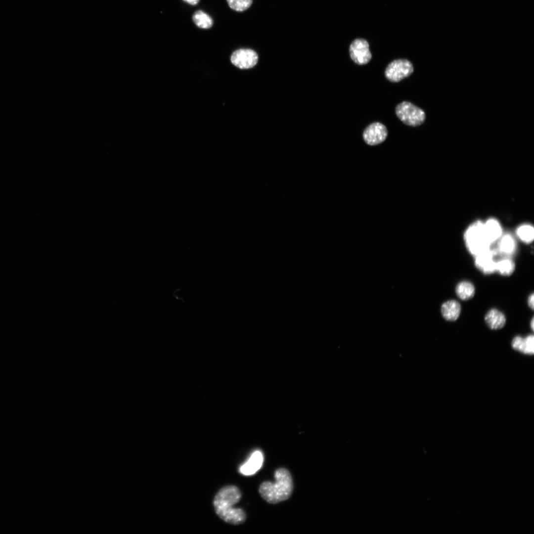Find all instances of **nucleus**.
<instances>
[{"mask_svg": "<svg viewBox=\"0 0 534 534\" xmlns=\"http://www.w3.org/2000/svg\"><path fill=\"white\" fill-rule=\"evenodd\" d=\"M461 308L460 304L455 300H449L443 304L441 307V313L443 317L447 321H455L459 317L461 313Z\"/></svg>", "mask_w": 534, "mask_h": 534, "instance_id": "ddd939ff", "label": "nucleus"}, {"mask_svg": "<svg viewBox=\"0 0 534 534\" xmlns=\"http://www.w3.org/2000/svg\"><path fill=\"white\" fill-rule=\"evenodd\" d=\"M498 243V249L500 252L504 255L513 254L515 249V242L514 238L509 234L501 236Z\"/></svg>", "mask_w": 534, "mask_h": 534, "instance_id": "f3484780", "label": "nucleus"}, {"mask_svg": "<svg viewBox=\"0 0 534 534\" xmlns=\"http://www.w3.org/2000/svg\"><path fill=\"white\" fill-rule=\"evenodd\" d=\"M258 56L252 49L241 48L234 51L230 57L231 63L242 69L254 67L257 63Z\"/></svg>", "mask_w": 534, "mask_h": 534, "instance_id": "6e6552de", "label": "nucleus"}, {"mask_svg": "<svg viewBox=\"0 0 534 534\" xmlns=\"http://www.w3.org/2000/svg\"><path fill=\"white\" fill-rule=\"evenodd\" d=\"M275 482L264 481L259 488L262 498L270 504H276L288 499L293 490V481L290 471L285 468L277 469L274 473Z\"/></svg>", "mask_w": 534, "mask_h": 534, "instance_id": "f03ea898", "label": "nucleus"}, {"mask_svg": "<svg viewBox=\"0 0 534 534\" xmlns=\"http://www.w3.org/2000/svg\"><path fill=\"white\" fill-rule=\"evenodd\" d=\"M413 70V66L409 60L406 59H398L388 65L384 74L388 81L397 83L410 76Z\"/></svg>", "mask_w": 534, "mask_h": 534, "instance_id": "39448f33", "label": "nucleus"}, {"mask_svg": "<svg viewBox=\"0 0 534 534\" xmlns=\"http://www.w3.org/2000/svg\"><path fill=\"white\" fill-rule=\"evenodd\" d=\"M185 2L191 4L195 5L198 3L200 0H183Z\"/></svg>", "mask_w": 534, "mask_h": 534, "instance_id": "4be33fe9", "label": "nucleus"}, {"mask_svg": "<svg viewBox=\"0 0 534 534\" xmlns=\"http://www.w3.org/2000/svg\"><path fill=\"white\" fill-rule=\"evenodd\" d=\"M513 349L523 354L533 355L534 354V337L529 335L526 338L520 336L514 337L511 342Z\"/></svg>", "mask_w": 534, "mask_h": 534, "instance_id": "9b49d317", "label": "nucleus"}, {"mask_svg": "<svg viewBox=\"0 0 534 534\" xmlns=\"http://www.w3.org/2000/svg\"><path fill=\"white\" fill-rule=\"evenodd\" d=\"M263 460L262 452L256 450L251 454L248 460L240 467L239 472L244 475H252L261 468Z\"/></svg>", "mask_w": 534, "mask_h": 534, "instance_id": "9d476101", "label": "nucleus"}, {"mask_svg": "<svg viewBox=\"0 0 534 534\" xmlns=\"http://www.w3.org/2000/svg\"><path fill=\"white\" fill-rule=\"evenodd\" d=\"M485 321L490 329L498 330L504 326L506 319L502 312L497 309H492L487 312L485 316Z\"/></svg>", "mask_w": 534, "mask_h": 534, "instance_id": "f8f14e48", "label": "nucleus"}, {"mask_svg": "<svg viewBox=\"0 0 534 534\" xmlns=\"http://www.w3.org/2000/svg\"><path fill=\"white\" fill-rule=\"evenodd\" d=\"M388 136L386 126L380 122H374L368 125L363 132V138L365 143L373 146L384 141Z\"/></svg>", "mask_w": 534, "mask_h": 534, "instance_id": "0eeeda50", "label": "nucleus"}, {"mask_svg": "<svg viewBox=\"0 0 534 534\" xmlns=\"http://www.w3.org/2000/svg\"><path fill=\"white\" fill-rule=\"evenodd\" d=\"M193 21L198 27L202 29L210 28L213 21L211 16L202 10H197L192 16Z\"/></svg>", "mask_w": 534, "mask_h": 534, "instance_id": "a211bd4d", "label": "nucleus"}, {"mask_svg": "<svg viewBox=\"0 0 534 534\" xmlns=\"http://www.w3.org/2000/svg\"><path fill=\"white\" fill-rule=\"evenodd\" d=\"M483 226L487 237L491 244L501 236L502 228L496 220L490 219L483 223Z\"/></svg>", "mask_w": 534, "mask_h": 534, "instance_id": "4468645a", "label": "nucleus"}, {"mask_svg": "<svg viewBox=\"0 0 534 534\" xmlns=\"http://www.w3.org/2000/svg\"><path fill=\"white\" fill-rule=\"evenodd\" d=\"M464 238L467 250L474 256L490 249L491 243L487 237L482 222H475L470 226Z\"/></svg>", "mask_w": 534, "mask_h": 534, "instance_id": "7ed1b4c3", "label": "nucleus"}, {"mask_svg": "<svg viewBox=\"0 0 534 534\" xmlns=\"http://www.w3.org/2000/svg\"><path fill=\"white\" fill-rule=\"evenodd\" d=\"M229 6L236 11H243L252 4L253 0H226Z\"/></svg>", "mask_w": 534, "mask_h": 534, "instance_id": "aec40b11", "label": "nucleus"}, {"mask_svg": "<svg viewBox=\"0 0 534 534\" xmlns=\"http://www.w3.org/2000/svg\"><path fill=\"white\" fill-rule=\"evenodd\" d=\"M351 58L356 64H366L371 60L372 54L368 42L363 39H356L352 42L349 47Z\"/></svg>", "mask_w": 534, "mask_h": 534, "instance_id": "423d86ee", "label": "nucleus"}, {"mask_svg": "<svg viewBox=\"0 0 534 534\" xmlns=\"http://www.w3.org/2000/svg\"><path fill=\"white\" fill-rule=\"evenodd\" d=\"M534 318H532V320H531V323H530V324H531V326L532 329L533 330H534Z\"/></svg>", "mask_w": 534, "mask_h": 534, "instance_id": "5701e85b", "label": "nucleus"}, {"mask_svg": "<svg viewBox=\"0 0 534 534\" xmlns=\"http://www.w3.org/2000/svg\"><path fill=\"white\" fill-rule=\"evenodd\" d=\"M517 234L521 241L530 243L534 238V229L530 225H523L517 229Z\"/></svg>", "mask_w": 534, "mask_h": 534, "instance_id": "6ab92c4d", "label": "nucleus"}, {"mask_svg": "<svg viewBox=\"0 0 534 534\" xmlns=\"http://www.w3.org/2000/svg\"><path fill=\"white\" fill-rule=\"evenodd\" d=\"M455 292L460 299L466 301L471 299L475 292V287L468 281H461L456 286Z\"/></svg>", "mask_w": 534, "mask_h": 534, "instance_id": "2eb2a0df", "label": "nucleus"}, {"mask_svg": "<svg viewBox=\"0 0 534 534\" xmlns=\"http://www.w3.org/2000/svg\"><path fill=\"white\" fill-rule=\"evenodd\" d=\"M241 497L240 490L235 486H227L220 489L213 501L217 515L224 522L232 525L243 523L246 519L245 512L241 508L233 507Z\"/></svg>", "mask_w": 534, "mask_h": 534, "instance_id": "f257e3e1", "label": "nucleus"}, {"mask_svg": "<svg viewBox=\"0 0 534 534\" xmlns=\"http://www.w3.org/2000/svg\"><path fill=\"white\" fill-rule=\"evenodd\" d=\"M514 262L509 258H503L496 262L495 271L503 276L511 275L515 270Z\"/></svg>", "mask_w": 534, "mask_h": 534, "instance_id": "dca6fc26", "label": "nucleus"}, {"mask_svg": "<svg viewBox=\"0 0 534 534\" xmlns=\"http://www.w3.org/2000/svg\"><path fill=\"white\" fill-rule=\"evenodd\" d=\"M534 293H532L531 295H530L529 296V297L528 298V304L529 306L530 307V308L532 310L534 309Z\"/></svg>", "mask_w": 534, "mask_h": 534, "instance_id": "412c9836", "label": "nucleus"}, {"mask_svg": "<svg viewBox=\"0 0 534 534\" xmlns=\"http://www.w3.org/2000/svg\"><path fill=\"white\" fill-rule=\"evenodd\" d=\"M395 113L402 122L411 127L421 125L426 119L424 111L408 101H403L397 105Z\"/></svg>", "mask_w": 534, "mask_h": 534, "instance_id": "20e7f679", "label": "nucleus"}, {"mask_svg": "<svg viewBox=\"0 0 534 534\" xmlns=\"http://www.w3.org/2000/svg\"><path fill=\"white\" fill-rule=\"evenodd\" d=\"M494 252L490 249L475 256V265L477 268L486 274L495 271L496 261Z\"/></svg>", "mask_w": 534, "mask_h": 534, "instance_id": "1a4fd4ad", "label": "nucleus"}]
</instances>
